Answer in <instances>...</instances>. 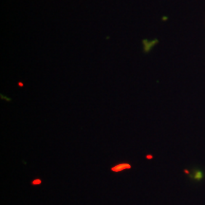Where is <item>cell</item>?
Returning <instances> with one entry per match:
<instances>
[{"label":"cell","mask_w":205,"mask_h":205,"mask_svg":"<svg viewBox=\"0 0 205 205\" xmlns=\"http://www.w3.org/2000/svg\"><path fill=\"white\" fill-rule=\"evenodd\" d=\"M131 168V165H130L129 164H117L113 166L112 168H111V171L113 172H121L123 170H125V169H130Z\"/></svg>","instance_id":"cell-1"},{"label":"cell","mask_w":205,"mask_h":205,"mask_svg":"<svg viewBox=\"0 0 205 205\" xmlns=\"http://www.w3.org/2000/svg\"><path fill=\"white\" fill-rule=\"evenodd\" d=\"M146 159H147V160H152V159H153V156H152V155H147V156H146Z\"/></svg>","instance_id":"cell-4"},{"label":"cell","mask_w":205,"mask_h":205,"mask_svg":"<svg viewBox=\"0 0 205 205\" xmlns=\"http://www.w3.org/2000/svg\"><path fill=\"white\" fill-rule=\"evenodd\" d=\"M41 183H42V180H39V179L32 180V185H39V184H41Z\"/></svg>","instance_id":"cell-3"},{"label":"cell","mask_w":205,"mask_h":205,"mask_svg":"<svg viewBox=\"0 0 205 205\" xmlns=\"http://www.w3.org/2000/svg\"><path fill=\"white\" fill-rule=\"evenodd\" d=\"M202 177H203V175H202V173L200 171H196L195 173H194V179L197 180H201Z\"/></svg>","instance_id":"cell-2"}]
</instances>
